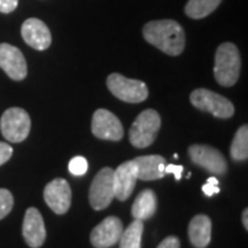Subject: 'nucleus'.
Segmentation results:
<instances>
[{
  "mask_svg": "<svg viewBox=\"0 0 248 248\" xmlns=\"http://www.w3.org/2000/svg\"><path fill=\"white\" fill-rule=\"evenodd\" d=\"M142 33L148 43L172 57L179 55L185 48V31L174 19L151 21L143 27Z\"/></svg>",
  "mask_w": 248,
  "mask_h": 248,
  "instance_id": "1",
  "label": "nucleus"
},
{
  "mask_svg": "<svg viewBox=\"0 0 248 248\" xmlns=\"http://www.w3.org/2000/svg\"><path fill=\"white\" fill-rule=\"evenodd\" d=\"M241 69V58L233 43H222L215 53L214 75L223 87H232L237 83Z\"/></svg>",
  "mask_w": 248,
  "mask_h": 248,
  "instance_id": "2",
  "label": "nucleus"
},
{
  "mask_svg": "<svg viewBox=\"0 0 248 248\" xmlns=\"http://www.w3.org/2000/svg\"><path fill=\"white\" fill-rule=\"evenodd\" d=\"M161 125L159 113L153 109H146L134 120L130 128V142L135 148H149L155 142Z\"/></svg>",
  "mask_w": 248,
  "mask_h": 248,
  "instance_id": "3",
  "label": "nucleus"
},
{
  "mask_svg": "<svg viewBox=\"0 0 248 248\" xmlns=\"http://www.w3.org/2000/svg\"><path fill=\"white\" fill-rule=\"evenodd\" d=\"M109 91L120 101L130 104H140L148 98V87L141 80L127 79L120 73H112L107 79Z\"/></svg>",
  "mask_w": 248,
  "mask_h": 248,
  "instance_id": "4",
  "label": "nucleus"
},
{
  "mask_svg": "<svg viewBox=\"0 0 248 248\" xmlns=\"http://www.w3.org/2000/svg\"><path fill=\"white\" fill-rule=\"evenodd\" d=\"M0 131L9 142L25 141L31 131V117L21 108H10L0 119Z\"/></svg>",
  "mask_w": 248,
  "mask_h": 248,
  "instance_id": "5",
  "label": "nucleus"
},
{
  "mask_svg": "<svg viewBox=\"0 0 248 248\" xmlns=\"http://www.w3.org/2000/svg\"><path fill=\"white\" fill-rule=\"evenodd\" d=\"M190 102L199 110L208 112L218 119H229L234 113V107L228 98L210 90H195L190 94Z\"/></svg>",
  "mask_w": 248,
  "mask_h": 248,
  "instance_id": "6",
  "label": "nucleus"
},
{
  "mask_svg": "<svg viewBox=\"0 0 248 248\" xmlns=\"http://www.w3.org/2000/svg\"><path fill=\"white\" fill-rule=\"evenodd\" d=\"M115 199L113 190V169L104 167L99 170L90 186L89 200L91 207L97 211L105 210Z\"/></svg>",
  "mask_w": 248,
  "mask_h": 248,
  "instance_id": "7",
  "label": "nucleus"
},
{
  "mask_svg": "<svg viewBox=\"0 0 248 248\" xmlns=\"http://www.w3.org/2000/svg\"><path fill=\"white\" fill-rule=\"evenodd\" d=\"M190 160L214 175H223L228 171V163L221 152L208 145H192L189 148Z\"/></svg>",
  "mask_w": 248,
  "mask_h": 248,
  "instance_id": "8",
  "label": "nucleus"
},
{
  "mask_svg": "<svg viewBox=\"0 0 248 248\" xmlns=\"http://www.w3.org/2000/svg\"><path fill=\"white\" fill-rule=\"evenodd\" d=\"M91 131L99 140L120 141L123 138V124L112 112L97 109L91 120Z\"/></svg>",
  "mask_w": 248,
  "mask_h": 248,
  "instance_id": "9",
  "label": "nucleus"
},
{
  "mask_svg": "<svg viewBox=\"0 0 248 248\" xmlns=\"http://www.w3.org/2000/svg\"><path fill=\"white\" fill-rule=\"evenodd\" d=\"M43 197L47 205L58 215L65 214L72 203V190L66 179L55 178L51 182H48L45 187Z\"/></svg>",
  "mask_w": 248,
  "mask_h": 248,
  "instance_id": "10",
  "label": "nucleus"
},
{
  "mask_svg": "<svg viewBox=\"0 0 248 248\" xmlns=\"http://www.w3.org/2000/svg\"><path fill=\"white\" fill-rule=\"evenodd\" d=\"M0 68L13 80H24L28 75L27 61L18 47L0 43Z\"/></svg>",
  "mask_w": 248,
  "mask_h": 248,
  "instance_id": "11",
  "label": "nucleus"
},
{
  "mask_svg": "<svg viewBox=\"0 0 248 248\" xmlns=\"http://www.w3.org/2000/svg\"><path fill=\"white\" fill-rule=\"evenodd\" d=\"M122 232V219L117 217H108L93 229L90 234V241L95 248H109L119 243Z\"/></svg>",
  "mask_w": 248,
  "mask_h": 248,
  "instance_id": "12",
  "label": "nucleus"
},
{
  "mask_svg": "<svg viewBox=\"0 0 248 248\" xmlns=\"http://www.w3.org/2000/svg\"><path fill=\"white\" fill-rule=\"evenodd\" d=\"M21 35L25 43L35 50H47L51 45V32L39 18H28L21 27Z\"/></svg>",
  "mask_w": 248,
  "mask_h": 248,
  "instance_id": "13",
  "label": "nucleus"
},
{
  "mask_svg": "<svg viewBox=\"0 0 248 248\" xmlns=\"http://www.w3.org/2000/svg\"><path fill=\"white\" fill-rule=\"evenodd\" d=\"M22 236L31 248H39L45 244L46 226L40 211L31 207L28 208L22 223Z\"/></svg>",
  "mask_w": 248,
  "mask_h": 248,
  "instance_id": "14",
  "label": "nucleus"
},
{
  "mask_svg": "<svg viewBox=\"0 0 248 248\" xmlns=\"http://www.w3.org/2000/svg\"><path fill=\"white\" fill-rule=\"evenodd\" d=\"M138 178L133 160L124 161L117 169L113 170V190L116 199L125 202L133 193Z\"/></svg>",
  "mask_w": 248,
  "mask_h": 248,
  "instance_id": "15",
  "label": "nucleus"
},
{
  "mask_svg": "<svg viewBox=\"0 0 248 248\" xmlns=\"http://www.w3.org/2000/svg\"><path fill=\"white\" fill-rule=\"evenodd\" d=\"M134 167L137 171V178L141 181H155L166 175V159L159 155L140 156L133 160Z\"/></svg>",
  "mask_w": 248,
  "mask_h": 248,
  "instance_id": "16",
  "label": "nucleus"
},
{
  "mask_svg": "<svg viewBox=\"0 0 248 248\" xmlns=\"http://www.w3.org/2000/svg\"><path fill=\"white\" fill-rule=\"evenodd\" d=\"M211 231H213L211 219L203 214L196 215L192 218L187 228L189 240L196 248H205L211 241Z\"/></svg>",
  "mask_w": 248,
  "mask_h": 248,
  "instance_id": "17",
  "label": "nucleus"
},
{
  "mask_svg": "<svg viewBox=\"0 0 248 248\" xmlns=\"http://www.w3.org/2000/svg\"><path fill=\"white\" fill-rule=\"evenodd\" d=\"M156 208H157V197L155 192L152 189H145L134 200L131 214L134 219L145 221L155 215Z\"/></svg>",
  "mask_w": 248,
  "mask_h": 248,
  "instance_id": "18",
  "label": "nucleus"
},
{
  "mask_svg": "<svg viewBox=\"0 0 248 248\" xmlns=\"http://www.w3.org/2000/svg\"><path fill=\"white\" fill-rule=\"evenodd\" d=\"M222 0H189L185 6V13L189 18L200 19L210 16L221 4Z\"/></svg>",
  "mask_w": 248,
  "mask_h": 248,
  "instance_id": "19",
  "label": "nucleus"
},
{
  "mask_svg": "<svg viewBox=\"0 0 248 248\" xmlns=\"http://www.w3.org/2000/svg\"><path fill=\"white\" fill-rule=\"evenodd\" d=\"M143 234V221L134 219L120 236V248H141V240Z\"/></svg>",
  "mask_w": 248,
  "mask_h": 248,
  "instance_id": "20",
  "label": "nucleus"
},
{
  "mask_svg": "<svg viewBox=\"0 0 248 248\" xmlns=\"http://www.w3.org/2000/svg\"><path fill=\"white\" fill-rule=\"evenodd\" d=\"M231 156L234 161H246L248 159V127L241 125L234 135L231 146Z\"/></svg>",
  "mask_w": 248,
  "mask_h": 248,
  "instance_id": "21",
  "label": "nucleus"
},
{
  "mask_svg": "<svg viewBox=\"0 0 248 248\" xmlns=\"http://www.w3.org/2000/svg\"><path fill=\"white\" fill-rule=\"evenodd\" d=\"M14 205V197L7 189H0V219L6 218Z\"/></svg>",
  "mask_w": 248,
  "mask_h": 248,
  "instance_id": "22",
  "label": "nucleus"
},
{
  "mask_svg": "<svg viewBox=\"0 0 248 248\" xmlns=\"http://www.w3.org/2000/svg\"><path fill=\"white\" fill-rule=\"evenodd\" d=\"M89 170V161L83 156H76L69 161V172L75 177H81Z\"/></svg>",
  "mask_w": 248,
  "mask_h": 248,
  "instance_id": "23",
  "label": "nucleus"
},
{
  "mask_svg": "<svg viewBox=\"0 0 248 248\" xmlns=\"http://www.w3.org/2000/svg\"><path fill=\"white\" fill-rule=\"evenodd\" d=\"M13 156V148L6 142H0V166L7 163Z\"/></svg>",
  "mask_w": 248,
  "mask_h": 248,
  "instance_id": "24",
  "label": "nucleus"
},
{
  "mask_svg": "<svg viewBox=\"0 0 248 248\" xmlns=\"http://www.w3.org/2000/svg\"><path fill=\"white\" fill-rule=\"evenodd\" d=\"M18 0H0V13L10 14L17 9Z\"/></svg>",
  "mask_w": 248,
  "mask_h": 248,
  "instance_id": "25",
  "label": "nucleus"
},
{
  "mask_svg": "<svg viewBox=\"0 0 248 248\" xmlns=\"http://www.w3.org/2000/svg\"><path fill=\"white\" fill-rule=\"evenodd\" d=\"M157 248H181V243L175 236H169L160 243Z\"/></svg>",
  "mask_w": 248,
  "mask_h": 248,
  "instance_id": "26",
  "label": "nucleus"
},
{
  "mask_svg": "<svg viewBox=\"0 0 248 248\" xmlns=\"http://www.w3.org/2000/svg\"><path fill=\"white\" fill-rule=\"evenodd\" d=\"M164 172L166 174H174V177L177 181L182 178V172H184V167L182 166H175V164H166L164 167Z\"/></svg>",
  "mask_w": 248,
  "mask_h": 248,
  "instance_id": "27",
  "label": "nucleus"
},
{
  "mask_svg": "<svg viewBox=\"0 0 248 248\" xmlns=\"http://www.w3.org/2000/svg\"><path fill=\"white\" fill-rule=\"evenodd\" d=\"M202 190L204 192V195L208 196V197H211V196L217 195V193H219V192H221V190H219V187H218V185H213V184H210V182L204 184L203 187H202Z\"/></svg>",
  "mask_w": 248,
  "mask_h": 248,
  "instance_id": "28",
  "label": "nucleus"
},
{
  "mask_svg": "<svg viewBox=\"0 0 248 248\" xmlns=\"http://www.w3.org/2000/svg\"><path fill=\"white\" fill-rule=\"evenodd\" d=\"M241 222H243V226H244V229H246V231H248V210L247 208L243 211V215H241Z\"/></svg>",
  "mask_w": 248,
  "mask_h": 248,
  "instance_id": "29",
  "label": "nucleus"
}]
</instances>
